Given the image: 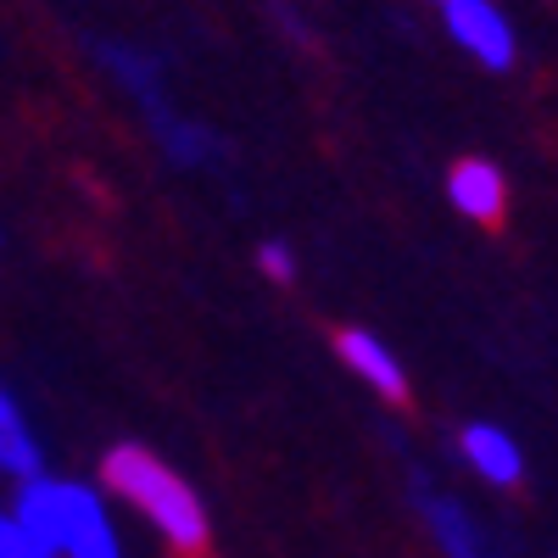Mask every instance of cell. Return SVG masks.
I'll use <instances>...</instances> for the list:
<instances>
[{
    "label": "cell",
    "instance_id": "cell-1",
    "mask_svg": "<svg viewBox=\"0 0 558 558\" xmlns=\"http://www.w3.org/2000/svg\"><path fill=\"white\" fill-rule=\"evenodd\" d=\"M101 492H112L118 502H129L179 558H207L213 553V520L207 502L196 497V486L184 481L173 463H162L151 447L140 441H118L101 452Z\"/></svg>",
    "mask_w": 558,
    "mask_h": 558
},
{
    "label": "cell",
    "instance_id": "cell-2",
    "mask_svg": "<svg viewBox=\"0 0 558 558\" xmlns=\"http://www.w3.org/2000/svg\"><path fill=\"white\" fill-rule=\"evenodd\" d=\"M17 520L51 547V558H123V531L101 486L39 470L12 492Z\"/></svg>",
    "mask_w": 558,
    "mask_h": 558
},
{
    "label": "cell",
    "instance_id": "cell-3",
    "mask_svg": "<svg viewBox=\"0 0 558 558\" xmlns=\"http://www.w3.org/2000/svg\"><path fill=\"white\" fill-rule=\"evenodd\" d=\"M441 23H447V39L463 45L486 73H508L520 62V34L502 17L497 0H452V7H441Z\"/></svg>",
    "mask_w": 558,
    "mask_h": 558
},
{
    "label": "cell",
    "instance_id": "cell-4",
    "mask_svg": "<svg viewBox=\"0 0 558 558\" xmlns=\"http://www.w3.org/2000/svg\"><path fill=\"white\" fill-rule=\"evenodd\" d=\"M413 508H418V520H425L430 542L441 547V558H502L492 547V536L475 525L470 508L447 492H436L430 481H413Z\"/></svg>",
    "mask_w": 558,
    "mask_h": 558
},
{
    "label": "cell",
    "instance_id": "cell-5",
    "mask_svg": "<svg viewBox=\"0 0 558 558\" xmlns=\"http://www.w3.org/2000/svg\"><path fill=\"white\" fill-rule=\"evenodd\" d=\"M458 458L475 470V481H486L492 492H514L525 481V447L508 436L492 418H470L458 430Z\"/></svg>",
    "mask_w": 558,
    "mask_h": 558
},
{
    "label": "cell",
    "instance_id": "cell-6",
    "mask_svg": "<svg viewBox=\"0 0 558 558\" xmlns=\"http://www.w3.org/2000/svg\"><path fill=\"white\" fill-rule=\"evenodd\" d=\"M336 357L347 363V375H357L380 402H408V368L375 330H363V324L336 330Z\"/></svg>",
    "mask_w": 558,
    "mask_h": 558
},
{
    "label": "cell",
    "instance_id": "cell-7",
    "mask_svg": "<svg viewBox=\"0 0 558 558\" xmlns=\"http://www.w3.org/2000/svg\"><path fill=\"white\" fill-rule=\"evenodd\" d=\"M140 118H146V129H151V140H157V151H162L173 168H213V162L223 157V140H218L207 123L184 118L173 101L146 107Z\"/></svg>",
    "mask_w": 558,
    "mask_h": 558
},
{
    "label": "cell",
    "instance_id": "cell-8",
    "mask_svg": "<svg viewBox=\"0 0 558 558\" xmlns=\"http://www.w3.org/2000/svg\"><path fill=\"white\" fill-rule=\"evenodd\" d=\"M447 202L470 223H502L508 213V179L492 157H458L447 168Z\"/></svg>",
    "mask_w": 558,
    "mask_h": 558
},
{
    "label": "cell",
    "instance_id": "cell-9",
    "mask_svg": "<svg viewBox=\"0 0 558 558\" xmlns=\"http://www.w3.org/2000/svg\"><path fill=\"white\" fill-rule=\"evenodd\" d=\"M45 470V447H39V436H34V425H28V413H23V402H17V391L0 380V481H28V475H39Z\"/></svg>",
    "mask_w": 558,
    "mask_h": 558
},
{
    "label": "cell",
    "instance_id": "cell-10",
    "mask_svg": "<svg viewBox=\"0 0 558 558\" xmlns=\"http://www.w3.org/2000/svg\"><path fill=\"white\" fill-rule=\"evenodd\" d=\"M101 68L118 78V89L123 96L146 112V107H162L168 101V84H162V62L151 57V51H140V45H118V39H107L101 45Z\"/></svg>",
    "mask_w": 558,
    "mask_h": 558
},
{
    "label": "cell",
    "instance_id": "cell-11",
    "mask_svg": "<svg viewBox=\"0 0 558 558\" xmlns=\"http://www.w3.org/2000/svg\"><path fill=\"white\" fill-rule=\"evenodd\" d=\"M0 558H51V547L17 520L12 502H0Z\"/></svg>",
    "mask_w": 558,
    "mask_h": 558
},
{
    "label": "cell",
    "instance_id": "cell-12",
    "mask_svg": "<svg viewBox=\"0 0 558 558\" xmlns=\"http://www.w3.org/2000/svg\"><path fill=\"white\" fill-rule=\"evenodd\" d=\"M257 268H263V279H274V286H291V279H296V252H291V241H263V246H257Z\"/></svg>",
    "mask_w": 558,
    "mask_h": 558
},
{
    "label": "cell",
    "instance_id": "cell-13",
    "mask_svg": "<svg viewBox=\"0 0 558 558\" xmlns=\"http://www.w3.org/2000/svg\"><path fill=\"white\" fill-rule=\"evenodd\" d=\"M430 7H452V0H430Z\"/></svg>",
    "mask_w": 558,
    "mask_h": 558
}]
</instances>
